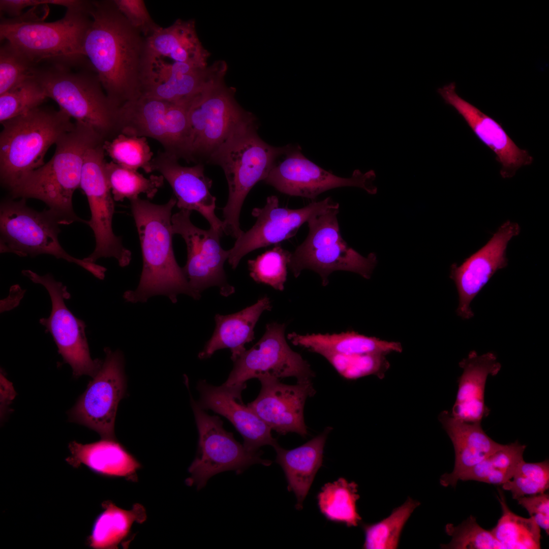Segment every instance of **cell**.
Wrapping results in <instances>:
<instances>
[{
  "mask_svg": "<svg viewBox=\"0 0 549 549\" xmlns=\"http://www.w3.org/2000/svg\"><path fill=\"white\" fill-rule=\"evenodd\" d=\"M103 144L87 151L82 169L80 187L88 200L91 218L87 223L96 240L94 252L84 259L95 263L102 257H113L120 266L125 267L130 263L132 254L123 246L121 237L113 231L114 203L104 172L106 161Z\"/></svg>",
  "mask_w": 549,
  "mask_h": 549,
  "instance_id": "cell-13",
  "label": "cell"
},
{
  "mask_svg": "<svg viewBox=\"0 0 549 549\" xmlns=\"http://www.w3.org/2000/svg\"><path fill=\"white\" fill-rule=\"evenodd\" d=\"M291 343L322 356L326 354L341 355L401 352L399 342H388L368 337L354 331L340 333H313L305 335L292 332L287 335Z\"/></svg>",
  "mask_w": 549,
  "mask_h": 549,
  "instance_id": "cell-32",
  "label": "cell"
},
{
  "mask_svg": "<svg viewBox=\"0 0 549 549\" xmlns=\"http://www.w3.org/2000/svg\"><path fill=\"white\" fill-rule=\"evenodd\" d=\"M420 504L409 497L387 517L374 524H362L365 549H393L399 546L404 527L414 510Z\"/></svg>",
  "mask_w": 549,
  "mask_h": 549,
  "instance_id": "cell-38",
  "label": "cell"
},
{
  "mask_svg": "<svg viewBox=\"0 0 549 549\" xmlns=\"http://www.w3.org/2000/svg\"><path fill=\"white\" fill-rule=\"evenodd\" d=\"M71 455L66 461L77 468L86 466L97 474L110 477H124L133 480L141 465L115 439H104L82 444L72 441L69 444Z\"/></svg>",
  "mask_w": 549,
  "mask_h": 549,
  "instance_id": "cell-29",
  "label": "cell"
},
{
  "mask_svg": "<svg viewBox=\"0 0 549 549\" xmlns=\"http://www.w3.org/2000/svg\"><path fill=\"white\" fill-rule=\"evenodd\" d=\"M192 211L180 210L172 216L173 234L180 235L185 241L187 259L183 272L193 291L200 298V293L210 287L219 288L220 294L228 296L234 292L228 282L224 265L229 250L220 243L223 233L210 227L204 230L191 222Z\"/></svg>",
  "mask_w": 549,
  "mask_h": 549,
  "instance_id": "cell-14",
  "label": "cell"
},
{
  "mask_svg": "<svg viewBox=\"0 0 549 549\" xmlns=\"http://www.w3.org/2000/svg\"><path fill=\"white\" fill-rule=\"evenodd\" d=\"M22 272L34 283L42 285L48 292L51 311L48 318H42L39 322L51 334L64 362L71 367L74 377L85 375L94 377L103 362L90 357L85 333L86 325L65 303V299L70 298L66 286L55 281L50 274L40 276L30 270H23Z\"/></svg>",
  "mask_w": 549,
  "mask_h": 549,
  "instance_id": "cell-15",
  "label": "cell"
},
{
  "mask_svg": "<svg viewBox=\"0 0 549 549\" xmlns=\"http://www.w3.org/2000/svg\"><path fill=\"white\" fill-rule=\"evenodd\" d=\"M178 159L165 151L159 152L151 161L153 171L159 172L170 185L179 209L197 211L211 228L223 234V221L215 214L216 198L210 192L212 181L205 175L203 165L183 166Z\"/></svg>",
  "mask_w": 549,
  "mask_h": 549,
  "instance_id": "cell-23",
  "label": "cell"
},
{
  "mask_svg": "<svg viewBox=\"0 0 549 549\" xmlns=\"http://www.w3.org/2000/svg\"><path fill=\"white\" fill-rule=\"evenodd\" d=\"M103 147L117 164L135 170L141 168L146 173L153 171V153L145 137L119 133L111 140L105 141Z\"/></svg>",
  "mask_w": 549,
  "mask_h": 549,
  "instance_id": "cell-39",
  "label": "cell"
},
{
  "mask_svg": "<svg viewBox=\"0 0 549 549\" xmlns=\"http://www.w3.org/2000/svg\"><path fill=\"white\" fill-rule=\"evenodd\" d=\"M331 430L330 427L326 428L319 435L292 449H284L279 444L273 447L277 453L276 462L285 473L288 490L293 491L296 497L298 509L302 508L315 476L322 466L324 445Z\"/></svg>",
  "mask_w": 549,
  "mask_h": 549,
  "instance_id": "cell-31",
  "label": "cell"
},
{
  "mask_svg": "<svg viewBox=\"0 0 549 549\" xmlns=\"http://www.w3.org/2000/svg\"><path fill=\"white\" fill-rule=\"evenodd\" d=\"M463 372L458 380V390L451 415L460 420L481 422L490 410L484 402L486 382L489 375L495 376L501 365L492 352L479 355L471 351L459 363Z\"/></svg>",
  "mask_w": 549,
  "mask_h": 549,
  "instance_id": "cell-26",
  "label": "cell"
},
{
  "mask_svg": "<svg viewBox=\"0 0 549 549\" xmlns=\"http://www.w3.org/2000/svg\"><path fill=\"white\" fill-rule=\"evenodd\" d=\"M381 353L341 355L326 354L323 356L338 373L347 379H356L374 375L382 378L389 367L385 357Z\"/></svg>",
  "mask_w": 549,
  "mask_h": 549,
  "instance_id": "cell-43",
  "label": "cell"
},
{
  "mask_svg": "<svg viewBox=\"0 0 549 549\" xmlns=\"http://www.w3.org/2000/svg\"><path fill=\"white\" fill-rule=\"evenodd\" d=\"M1 403L2 412L15 396V392L11 383L1 374Z\"/></svg>",
  "mask_w": 549,
  "mask_h": 549,
  "instance_id": "cell-49",
  "label": "cell"
},
{
  "mask_svg": "<svg viewBox=\"0 0 549 549\" xmlns=\"http://www.w3.org/2000/svg\"><path fill=\"white\" fill-rule=\"evenodd\" d=\"M200 394L198 403L204 410H211L227 418L241 434L245 448L257 452L264 445L273 447L278 443L272 430L248 405L242 402L241 393L246 384L215 386L201 381L198 384Z\"/></svg>",
  "mask_w": 549,
  "mask_h": 549,
  "instance_id": "cell-25",
  "label": "cell"
},
{
  "mask_svg": "<svg viewBox=\"0 0 549 549\" xmlns=\"http://www.w3.org/2000/svg\"><path fill=\"white\" fill-rule=\"evenodd\" d=\"M61 110L41 106L1 123V181L9 191L25 175L43 166L47 150L75 123Z\"/></svg>",
  "mask_w": 549,
  "mask_h": 549,
  "instance_id": "cell-6",
  "label": "cell"
},
{
  "mask_svg": "<svg viewBox=\"0 0 549 549\" xmlns=\"http://www.w3.org/2000/svg\"><path fill=\"white\" fill-rule=\"evenodd\" d=\"M130 202L140 242L143 268L138 287L135 290L126 291L123 295L125 300L143 302L152 296L163 295L175 303L179 294L198 299L174 254L171 214L176 204L175 197L163 204L139 197Z\"/></svg>",
  "mask_w": 549,
  "mask_h": 549,
  "instance_id": "cell-2",
  "label": "cell"
},
{
  "mask_svg": "<svg viewBox=\"0 0 549 549\" xmlns=\"http://www.w3.org/2000/svg\"><path fill=\"white\" fill-rule=\"evenodd\" d=\"M334 208H339V204L330 197L313 201L300 208L290 209L280 207L277 196L268 197L264 206L255 207L252 211V216L256 218L255 224L247 232L243 231L229 250V264L235 269L247 254L291 238L311 218Z\"/></svg>",
  "mask_w": 549,
  "mask_h": 549,
  "instance_id": "cell-18",
  "label": "cell"
},
{
  "mask_svg": "<svg viewBox=\"0 0 549 549\" xmlns=\"http://www.w3.org/2000/svg\"><path fill=\"white\" fill-rule=\"evenodd\" d=\"M439 420L450 438L455 452L452 472L441 476L440 482L443 486H455L461 474L503 445L492 439L483 431L481 422L460 420L447 411L440 414Z\"/></svg>",
  "mask_w": 549,
  "mask_h": 549,
  "instance_id": "cell-27",
  "label": "cell"
},
{
  "mask_svg": "<svg viewBox=\"0 0 549 549\" xmlns=\"http://www.w3.org/2000/svg\"><path fill=\"white\" fill-rule=\"evenodd\" d=\"M106 357L87 388L69 412L72 421L97 432L102 438L115 439L118 403L124 396L126 378L121 352L105 349Z\"/></svg>",
  "mask_w": 549,
  "mask_h": 549,
  "instance_id": "cell-17",
  "label": "cell"
},
{
  "mask_svg": "<svg viewBox=\"0 0 549 549\" xmlns=\"http://www.w3.org/2000/svg\"><path fill=\"white\" fill-rule=\"evenodd\" d=\"M227 71L223 60L200 67L148 56L141 96L189 106L205 89L224 80Z\"/></svg>",
  "mask_w": 549,
  "mask_h": 549,
  "instance_id": "cell-20",
  "label": "cell"
},
{
  "mask_svg": "<svg viewBox=\"0 0 549 549\" xmlns=\"http://www.w3.org/2000/svg\"><path fill=\"white\" fill-rule=\"evenodd\" d=\"M91 21L84 54L112 104L118 109L141 95L148 50L146 38L112 1H89Z\"/></svg>",
  "mask_w": 549,
  "mask_h": 549,
  "instance_id": "cell-1",
  "label": "cell"
},
{
  "mask_svg": "<svg viewBox=\"0 0 549 549\" xmlns=\"http://www.w3.org/2000/svg\"><path fill=\"white\" fill-rule=\"evenodd\" d=\"M285 156L282 162L276 163L264 180L282 193L314 200L324 192L343 187H358L370 194L377 192L373 184L376 178L373 170L362 173L356 169L351 177H341L308 160L299 146H293Z\"/></svg>",
  "mask_w": 549,
  "mask_h": 549,
  "instance_id": "cell-19",
  "label": "cell"
},
{
  "mask_svg": "<svg viewBox=\"0 0 549 549\" xmlns=\"http://www.w3.org/2000/svg\"><path fill=\"white\" fill-rule=\"evenodd\" d=\"M88 4L86 1L81 7L67 9L63 18L51 22L44 21L39 6L33 7L18 17L1 22V40L37 68L43 63L71 68L89 64L83 50L91 21Z\"/></svg>",
  "mask_w": 549,
  "mask_h": 549,
  "instance_id": "cell-3",
  "label": "cell"
},
{
  "mask_svg": "<svg viewBox=\"0 0 549 549\" xmlns=\"http://www.w3.org/2000/svg\"><path fill=\"white\" fill-rule=\"evenodd\" d=\"M188 106L145 96L127 102L117 109L118 133L149 137L164 151L190 160V128Z\"/></svg>",
  "mask_w": 549,
  "mask_h": 549,
  "instance_id": "cell-10",
  "label": "cell"
},
{
  "mask_svg": "<svg viewBox=\"0 0 549 549\" xmlns=\"http://www.w3.org/2000/svg\"><path fill=\"white\" fill-rule=\"evenodd\" d=\"M224 80L205 89L188 108L190 159L207 160L242 125L255 117L236 101Z\"/></svg>",
  "mask_w": 549,
  "mask_h": 549,
  "instance_id": "cell-11",
  "label": "cell"
},
{
  "mask_svg": "<svg viewBox=\"0 0 549 549\" xmlns=\"http://www.w3.org/2000/svg\"><path fill=\"white\" fill-rule=\"evenodd\" d=\"M86 1L79 0H1L0 10L14 18L21 15L22 11L28 7H35L48 4L65 7L67 9L83 6Z\"/></svg>",
  "mask_w": 549,
  "mask_h": 549,
  "instance_id": "cell-48",
  "label": "cell"
},
{
  "mask_svg": "<svg viewBox=\"0 0 549 549\" xmlns=\"http://www.w3.org/2000/svg\"><path fill=\"white\" fill-rule=\"evenodd\" d=\"M199 440L197 455L188 469L190 486L200 490L214 475L228 470L240 474L255 464L269 466L271 461L261 458L259 451L250 452L237 442L232 433L226 431L218 416H210L198 403L192 400Z\"/></svg>",
  "mask_w": 549,
  "mask_h": 549,
  "instance_id": "cell-12",
  "label": "cell"
},
{
  "mask_svg": "<svg viewBox=\"0 0 549 549\" xmlns=\"http://www.w3.org/2000/svg\"><path fill=\"white\" fill-rule=\"evenodd\" d=\"M339 209H329L307 222L308 234L291 253L288 264L295 278L307 269L317 273L324 286L328 285L329 275L337 270L371 278L377 262L376 254L371 253L364 257L348 246L341 234Z\"/></svg>",
  "mask_w": 549,
  "mask_h": 549,
  "instance_id": "cell-8",
  "label": "cell"
},
{
  "mask_svg": "<svg viewBox=\"0 0 549 549\" xmlns=\"http://www.w3.org/2000/svg\"><path fill=\"white\" fill-rule=\"evenodd\" d=\"M502 487L510 491L514 499L545 493L549 487L548 460L534 463L522 461L511 479Z\"/></svg>",
  "mask_w": 549,
  "mask_h": 549,
  "instance_id": "cell-42",
  "label": "cell"
},
{
  "mask_svg": "<svg viewBox=\"0 0 549 549\" xmlns=\"http://www.w3.org/2000/svg\"><path fill=\"white\" fill-rule=\"evenodd\" d=\"M271 305L269 298L264 296L238 312L227 315L216 314L215 330L198 357L208 358L218 350L229 348L231 358L234 361L246 351L245 345L255 339L254 327L262 313L271 310Z\"/></svg>",
  "mask_w": 549,
  "mask_h": 549,
  "instance_id": "cell-28",
  "label": "cell"
},
{
  "mask_svg": "<svg viewBox=\"0 0 549 549\" xmlns=\"http://www.w3.org/2000/svg\"><path fill=\"white\" fill-rule=\"evenodd\" d=\"M71 68L37 69L36 76L47 98L75 122L94 130L104 140L118 134L117 109L106 94L94 70L73 72Z\"/></svg>",
  "mask_w": 549,
  "mask_h": 549,
  "instance_id": "cell-7",
  "label": "cell"
},
{
  "mask_svg": "<svg viewBox=\"0 0 549 549\" xmlns=\"http://www.w3.org/2000/svg\"><path fill=\"white\" fill-rule=\"evenodd\" d=\"M58 219L49 209L38 211L26 205V199H7L0 207V252L19 256L45 254L74 263L103 280L106 268L69 255L60 246Z\"/></svg>",
  "mask_w": 549,
  "mask_h": 549,
  "instance_id": "cell-9",
  "label": "cell"
},
{
  "mask_svg": "<svg viewBox=\"0 0 549 549\" xmlns=\"http://www.w3.org/2000/svg\"><path fill=\"white\" fill-rule=\"evenodd\" d=\"M357 487L355 482L343 477L324 484L317 495L320 512L329 521L357 526L361 520L356 506L360 498Z\"/></svg>",
  "mask_w": 549,
  "mask_h": 549,
  "instance_id": "cell-34",
  "label": "cell"
},
{
  "mask_svg": "<svg viewBox=\"0 0 549 549\" xmlns=\"http://www.w3.org/2000/svg\"><path fill=\"white\" fill-rule=\"evenodd\" d=\"M47 98L36 75L0 95L1 124L41 106Z\"/></svg>",
  "mask_w": 549,
  "mask_h": 549,
  "instance_id": "cell-40",
  "label": "cell"
},
{
  "mask_svg": "<svg viewBox=\"0 0 549 549\" xmlns=\"http://www.w3.org/2000/svg\"><path fill=\"white\" fill-rule=\"evenodd\" d=\"M502 515L491 531L504 549L540 548V528L530 517L516 515L508 508L503 492L499 490Z\"/></svg>",
  "mask_w": 549,
  "mask_h": 549,
  "instance_id": "cell-36",
  "label": "cell"
},
{
  "mask_svg": "<svg viewBox=\"0 0 549 549\" xmlns=\"http://www.w3.org/2000/svg\"><path fill=\"white\" fill-rule=\"evenodd\" d=\"M102 507L87 539L88 545L93 548H117L130 535L133 524L142 523L146 519L144 507L138 503L129 510L109 501L103 503Z\"/></svg>",
  "mask_w": 549,
  "mask_h": 549,
  "instance_id": "cell-33",
  "label": "cell"
},
{
  "mask_svg": "<svg viewBox=\"0 0 549 549\" xmlns=\"http://www.w3.org/2000/svg\"><path fill=\"white\" fill-rule=\"evenodd\" d=\"M521 231L519 225L507 221L493 234L488 242L459 266H451L450 278L458 292V316L469 319L473 316L470 304L490 279L498 270L507 265L506 251L508 242Z\"/></svg>",
  "mask_w": 549,
  "mask_h": 549,
  "instance_id": "cell-21",
  "label": "cell"
},
{
  "mask_svg": "<svg viewBox=\"0 0 549 549\" xmlns=\"http://www.w3.org/2000/svg\"><path fill=\"white\" fill-rule=\"evenodd\" d=\"M146 40L148 56L167 57L200 67L207 66L209 53L200 41L193 19H178L167 27L160 26Z\"/></svg>",
  "mask_w": 549,
  "mask_h": 549,
  "instance_id": "cell-30",
  "label": "cell"
},
{
  "mask_svg": "<svg viewBox=\"0 0 549 549\" xmlns=\"http://www.w3.org/2000/svg\"><path fill=\"white\" fill-rule=\"evenodd\" d=\"M56 141L52 158L24 176L11 189L13 198H35L45 203L60 225L84 222L74 212L72 197L80 186L87 151L104 140L94 130L75 123Z\"/></svg>",
  "mask_w": 549,
  "mask_h": 549,
  "instance_id": "cell-4",
  "label": "cell"
},
{
  "mask_svg": "<svg viewBox=\"0 0 549 549\" xmlns=\"http://www.w3.org/2000/svg\"><path fill=\"white\" fill-rule=\"evenodd\" d=\"M104 172L114 200L123 201L136 199L143 194L152 199L164 184L161 175L145 177L137 170L121 166L111 161L104 165Z\"/></svg>",
  "mask_w": 549,
  "mask_h": 549,
  "instance_id": "cell-37",
  "label": "cell"
},
{
  "mask_svg": "<svg viewBox=\"0 0 549 549\" xmlns=\"http://www.w3.org/2000/svg\"><path fill=\"white\" fill-rule=\"evenodd\" d=\"M285 327V323L267 324L258 342L233 361V369L223 384L241 385L249 379L264 377L312 380L315 374L309 363L287 344Z\"/></svg>",
  "mask_w": 549,
  "mask_h": 549,
  "instance_id": "cell-16",
  "label": "cell"
},
{
  "mask_svg": "<svg viewBox=\"0 0 549 549\" xmlns=\"http://www.w3.org/2000/svg\"><path fill=\"white\" fill-rule=\"evenodd\" d=\"M38 68L6 42L0 49V95L36 76Z\"/></svg>",
  "mask_w": 549,
  "mask_h": 549,
  "instance_id": "cell-45",
  "label": "cell"
},
{
  "mask_svg": "<svg viewBox=\"0 0 549 549\" xmlns=\"http://www.w3.org/2000/svg\"><path fill=\"white\" fill-rule=\"evenodd\" d=\"M127 20L146 38L160 26L151 17L143 0H113Z\"/></svg>",
  "mask_w": 549,
  "mask_h": 549,
  "instance_id": "cell-46",
  "label": "cell"
},
{
  "mask_svg": "<svg viewBox=\"0 0 549 549\" xmlns=\"http://www.w3.org/2000/svg\"><path fill=\"white\" fill-rule=\"evenodd\" d=\"M257 398L248 406L270 428L281 435L295 433L304 437L308 434L304 419L307 399L316 390L312 380L297 381L289 385L279 379L264 377Z\"/></svg>",
  "mask_w": 549,
  "mask_h": 549,
  "instance_id": "cell-22",
  "label": "cell"
},
{
  "mask_svg": "<svg viewBox=\"0 0 549 549\" xmlns=\"http://www.w3.org/2000/svg\"><path fill=\"white\" fill-rule=\"evenodd\" d=\"M291 256V253L276 245L273 249L248 261L250 277L258 283L283 291Z\"/></svg>",
  "mask_w": 549,
  "mask_h": 549,
  "instance_id": "cell-41",
  "label": "cell"
},
{
  "mask_svg": "<svg viewBox=\"0 0 549 549\" xmlns=\"http://www.w3.org/2000/svg\"><path fill=\"white\" fill-rule=\"evenodd\" d=\"M454 82L439 88L437 92L446 104L452 106L465 120L477 137L496 154L501 164L500 174L511 178L521 167L532 164L533 157L519 148L495 120L460 97Z\"/></svg>",
  "mask_w": 549,
  "mask_h": 549,
  "instance_id": "cell-24",
  "label": "cell"
},
{
  "mask_svg": "<svg viewBox=\"0 0 549 549\" xmlns=\"http://www.w3.org/2000/svg\"><path fill=\"white\" fill-rule=\"evenodd\" d=\"M526 445L517 441L503 446L475 466L461 474L458 480H475L502 485L511 479L524 460Z\"/></svg>",
  "mask_w": 549,
  "mask_h": 549,
  "instance_id": "cell-35",
  "label": "cell"
},
{
  "mask_svg": "<svg viewBox=\"0 0 549 549\" xmlns=\"http://www.w3.org/2000/svg\"><path fill=\"white\" fill-rule=\"evenodd\" d=\"M445 531L451 540L448 544H441L442 548L504 549L491 531L480 527L472 515L457 526L447 524Z\"/></svg>",
  "mask_w": 549,
  "mask_h": 549,
  "instance_id": "cell-44",
  "label": "cell"
},
{
  "mask_svg": "<svg viewBox=\"0 0 549 549\" xmlns=\"http://www.w3.org/2000/svg\"><path fill=\"white\" fill-rule=\"evenodd\" d=\"M540 527L549 534V495L548 494L523 496L516 499Z\"/></svg>",
  "mask_w": 549,
  "mask_h": 549,
  "instance_id": "cell-47",
  "label": "cell"
},
{
  "mask_svg": "<svg viewBox=\"0 0 549 549\" xmlns=\"http://www.w3.org/2000/svg\"><path fill=\"white\" fill-rule=\"evenodd\" d=\"M257 129L256 118L242 125L208 159L224 172L229 193L223 208V229L235 239L243 232L239 217L247 195L266 178L279 157L293 146L270 145L259 137Z\"/></svg>",
  "mask_w": 549,
  "mask_h": 549,
  "instance_id": "cell-5",
  "label": "cell"
}]
</instances>
